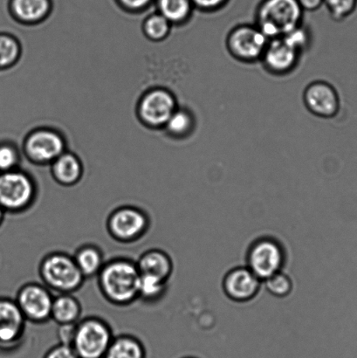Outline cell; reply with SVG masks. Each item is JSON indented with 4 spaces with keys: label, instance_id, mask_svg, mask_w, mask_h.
Masks as SVG:
<instances>
[{
    "label": "cell",
    "instance_id": "cell-1",
    "mask_svg": "<svg viewBox=\"0 0 357 358\" xmlns=\"http://www.w3.org/2000/svg\"><path fill=\"white\" fill-rule=\"evenodd\" d=\"M98 275L101 293L110 303L125 306L138 299L140 272L136 263L114 259L104 264Z\"/></svg>",
    "mask_w": 357,
    "mask_h": 358
},
{
    "label": "cell",
    "instance_id": "cell-2",
    "mask_svg": "<svg viewBox=\"0 0 357 358\" xmlns=\"http://www.w3.org/2000/svg\"><path fill=\"white\" fill-rule=\"evenodd\" d=\"M302 10L298 0H265L258 13V29L268 38L285 36L299 27Z\"/></svg>",
    "mask_w": 357,
    "mask_h": 358
},
{
    "label": "cell",
    "instance_id": "cell-3",
    "mask_svg": "<svg viewBox=\"0 0 357 358\" xmlns=\"http://www.w3.org/2000/svg\"><path fill=\"white\" fill-rule=\"evenodd\" d=\"M40 275L45 287L59 294H71L82 287L84 279L73 257L52 252L42 259Z\"/></svg>",
    "mask_w": 357,
    "mask_h": 358
},
{
    "label": "cell",
    "instance_id": "cell-4",
    "mask_svg": "<svg viewBox=\"0 0 357 358\" xmlns=\"http://www.w3.org/2000/svg\"><path fill=\"white\" fill-rule=\"evenodd\" d=\"M113 341L111 329L99 318L77 322L73 348L80 358H103Z\"/></svg>",
    "mask_w": 357,
    "mask_h": 358
},
{
    "label": "cell",
    "instance_id": "cell-5",
    "mask_svg": "<svg viewBox=\"0 0 357 358\" xmlns=\"http://www.w3.org/2000/svg\"><path fill=\"white\" fill-rule=\"evenodd\" d=\"M285 251L278 241L261 238L252 244L247 254V268L261 280L282 272L285 263Z\"/></svg>",
    "mask_w": 357,
    "mask_h": 358
},
{
    "label": "cell",
    "instance_id": "cell-6",
    "mask_svg": "<svg viewBox=\"0 0 357 358\" xmlns=\"http://www.w3.org/2000/svg\"><path fill=\"white\" fill-rule=\"evenodd\" d=\"M35 187L27 175L6 171L0 176V206L13 213H21L33 205Z\"/></svg>",
    "mask_w": 357,
    "mask_h": 358
},
{
    "label": "cell",
    "instance_id": "cell-7",
    "mask_svg": "<svg viewBox=\"0 0 357 358\" xmlns=\"http://www.w3.org/2000/svg\"><path fill=\"white\" fill-rule=\"evenodd\" d=\"M107 227L115 240L128 243L138 240L146 233L149 219L136 207L122 206L110 214Z\"/></svg>",
    "mask_w": 357,
    "mask_h": 358
},
{
    "label": "cell",
    "instance_id": "cell-8",
    "mask_svg": "<svg viewBox=\"0 0 357 358\" xmlns=\"http://www.w3.org/2000/svg\"><path fill=\"white\" fill-rule=\"evenodd\" d=\"M52 301L54 297L47 287L29 283L21 287L16 303L26 320L42 324L51 318Z\"/></svg>",
    "mask_w": 357,
    "mask_h": 358
},
{
    "label": "cell",
    "instance_id": "cell-9",
    "mask_svg": "<svg viewBox=\"0 0 357 358\" xmlns=\"http://www.w3.org/2000/svg\"><path fill=\"white\" fill-rule=\"evenodd\" d=\"M268 38L258 29L252 27H240L233 31L228 38L232 54L244 61H253L264 54Z\"/></svg>",
    "mask_w": 357,
    "mask_h": 358
},
{
    "label": "cell",
    "instance_id": "cell-10",
    "mask_svg": "<svg viewBox=\"0 0 357 358\" xmlns=\"http://www.w3.org/2000/svg\"><path fill=\"white\" fill-rule=\"evenodd\" d=\"M261 280L248 268H237L224 279V291L231 300L245 303L254 299L260 290Z\"/></svg>",
    "mask_w": 357,
    "mask_h": 358
},
{
    "label": "cell",
    "instance_id": "cell-11",
    "mask_svg": "<svg viewBox=\"0 0 357 358\" xmlns=\"http://www.w3.org/2000/svg\"><path fill=\"white\" fill-rule=\"evenodd\" d=\"M175 100L166 90H155L143 98L140 114L147 124L153 126L166 124L175 112Z\"/></svg>",
    "mask_w": 357,
    "mask_h": 358
},
{
    "label": "cell",
    "instance_id": "cell-12",
    "mask_svg": "<svg viewBox=\"0 0 357 358\" xmlns=\"http://www.w3.org/2000/svg\"><path fill=\"white\" fill-rule=\"evenodd\" d=\"M305 101L313 113L324 117H333L340 105L337 91L325 83H314L307 87Z\"/></svg>",
    "mask_w": 357,
    "mask_h": 358
},
{
    "label": "cell",
    "instance_id": "cell-13",
    "mask_svg": "<svg viewBox=\"0 0 357 358\" xmlns=\"http://www.w3.org/2000/svg\"><path fill=\"white\" fill-rule=\"evenodd\" d=\"M64 143L54 132L41 131L34 133L27 142V152L37 162H48L61 155Z\"/></svg>",
    "mask_w": 357,
    "mask_h": 358
},
{
    "label": "cell",
    "instance_id": "cell-14",
    "mask_svg": "<svg viewBox=\"0 0 357 358\" xmlns=\"http://www.w3.org/2000/svg\"><path fill=\"white\" fill-rule=\"evenodd\" d=\"M26 321L16 301L0 300V342L17 341L23 335Z\"/></svg>",
    "mask_w": 357,
    "mask_h": 358
},
{
    "label": "cell",
    "instance_id": "cell-15",
    "mask_svg": "<svg viewBox=\"0 0 357 358\" xmlns=\"http://www.w3.org/2000/svg\"><path fill=\"white\" fill-rule=\"evenodd\" d=\"M298 52L284 37L275 38L265 49V64L275 72L289 71L295 66Z\"/></svg>",
    "mask_w": 357,
    "mask_h": 358
},
{
    "label": "cell",
    "instance_id": "cell-16",
    "mask_svg": "<svg viewBox=\"0 0 357 358\" xmlns=\"http://www.w3.org/2000/svg\"><path fill=\"white\" fill-rule=\"evenodd\" d=\"M136 264L142 275L156 276L166 282L170 279L173 270L170 256L159 249L145 252Z\"/></svg>",
    "mask_w": 357,
    "mask_h": 358
},
{
    "label": "cell",
    "instance_id": "cell-17",
    "mask_svg": "<svg viewBox=\"0 0 357 358\" xmlns=\"http://www.w3.org/2000/svg\"><path fill=\"white\" fill-rule=\"evenodd\" d=\"M82 313L79 301L71 294H61L54 298L52 305L51 319L59 325L76 324Z\"/></svg>",
    "mask_w": 357,
    "mask_h": 358
},
{
    "label": "cell",
    "instance_id": "cell-18",
    "mask_svg": "<svg viewBox=\"0 0 357 358\" xmlns=\"http://www.w3.org/2000/svg\"><path fill=\"white\" fill-rule=\"evenodd\" d=\"M73 259L85 278L98 275L104 266L103 254L94 245H83L76 251Z\"/></svg>",
    "mask_w": 357,
    "mask_h": 358
},
{
    "label": "cell",
    "instance_id": "cell-19",
    "mask_svg": "<svg viewBox=\"0 0 357 358\" xmlns=\"http://www.w3.org/2000/svg\"><path fill=\"white\" fill-rule=\"evenodd\" d=\"M52 173L59 184L72 185L79 181L82 175V167L75 157L66 154L55 159Z\"/></svg>",
    "mask_w": 357,
    "mask_h": 358
},
{
    "label": "cell",
    "instance_id": "cell-20",
    "mask_svg": "<svg viewBox=\"0 0 357 358\" xmlns=\"http://www.w3.org/2000/svg\"><path fill=\"white\" fill-rule=\"evenodd\" d=\"M104 358H145V350L138 340L122 336L113 339Z\"/></svg>",
    "mask_w": 357,
    "mask_h": 358
},
{
    "label": "cell",
    "instance_id": "cell-21",
    "mask_svg": "<svg viewBox=\"0 0 357 358\" xmlns=\"http://www.w3.org/2000/svg\"><path fill=\"white\" fill-rule=\"evenodd\" d=\"M48 0H14L13 10L20 20L36 21L41 20L48 13Z\"/></svg>",
    "mask_w": 357,
    "mask_h": 358
},
{
    "label": "cell",
    "instance_id": "cell-22",
    "mask_svg": "<svg viewBox=\"0 0 357 358\" xmlns=\"http://www.w3.org/2000/svg\"><path fill=\"white\" fill-rule=\"evenodd\" d=\"M167 282L159 277L140 273L139 298L147 301L160 299L166 290Z\"/></svg>",
    "mask_w": 357,
    "mask_h": 358
},
{
    "label": "cell",
    "instance_id": "cell-23",
    "mask_svg": "<svg viewBox=\"0 0 357 358\" xmlns=\"http://www.w3.org/2000/svg\"><path fill=\"white\" fill-rule=\"evenodd\" d=\"M191 0H159L162 16L171 22H181L187 19L191 9Z\"/></svg>",
    "mask_w": 357,
    "mask_h": 358
},
{
    "label": "cell",
    "instance_id": "cell-24",
    "mask_svg": "<svg viewBox=\"0 0 357 358\" xmlns=\"http://www.w3.org/2000/svg\"><path fill=\"white\" fill-rule=\"evenodd\" d=\"M265 286L272 296L276 297L288 296L291 293L293 283L291 279L279 272L265 280Z\"/></svg>",
    "mask_w": 357,
    "mask_h": 358
},
{
    "label": "cell",
    "instance_id": "cell-25",
    "mask_svg": "<svg viewBox=\"0 0 357 358\" xmlns=\"http://www.w3.org/2000/svg\"><path fill=\"white\" fill-rule=\"evenodd\" d=\"M19 55V45L13 38L0 35V68L12 64Z\"/></svg>",
    "mask_w": 357,
    "mask_h": 358
},
{
    "label": "cell",
    "instance_id": "cell-26",
    "mask_svg": "<svg viewBox=\"0 0 357 358\" xmlns=\"http://www.w3.org/2000/svg\"><path fill=\"white\" fill-rule=\"evenodd\" d=\"M167 128L175 135H184L190 131L192 118L187 111H175L167 122Z\"/></svg>",
    "mask_w": 357,
    "mask_h": 358
},
{
    "label": "cell",
    "instance_id": "cell-27",
    "mask_svg": "<svg viewBox=\"0 0 357 358\" xmlns=\"http://www.w3.org/2000/svg\"><path fill=\"white\" fill-rule=\"evenodd\" d=\"M170 30V22L162 15L150 17L145 26L146 34L154 40H161Z\"/></svg>",
    "mask_w": 357,
    "mask_h": 358
},
{
    "label": "cell",
    "instance_id": "cell-28",
    "mask_svg": "<svg viewBox=\"0 0 357 358\" xmlns=\"http://www.w3.org/2000/svg\"><path fill=\"white\" fill-rule=\"evenodd\" d=\"M332 15L335 20H341L354 12L357 0H325Z\"/></svg>",
    "mask_w": 357,
    "mask_h": 358
},
{
    "label": "cell",
    "instance_id": "cell-29",
    "mask_svg": "<svg viewBox=\"0 0 357 358\" xmlns=\"http://www.w3.org/2000/svg\"><path fill=\"white\" fill-rule=\"evenodd\" d=\"M17 163V154L12 147H0V170L9 171Z\"/></svg>",
    "mask_w": 357,
    "mask_h": 358
},
{
    "label": "cell",
    "instance_id": "cell-30",
    "mask_svg": "<svg viewBox=\"0 0 357 358\" xmlns=\"http://www.w3.org/2000/svg\"><path fill=\"white\" fill-rule=\"evenodd\" d=\"M76 324L59 325L58 336L61 345L73 346L76 332Z\"/></svg>",
    "mask_w": 357,
    "mask_h": 358
},
{
    "label": "cell",
    "instance_id": "cell-31",
    "mask_svg": "<svg viewBox=\"0 0 357 358\" xmlns=\"http://www.w3.org/2000/svg\"><path fill=\"white\" fill-rule=\"evenodd\" d=\"M45 358H79L72 346L59 345L54 347Z\"/></svg>",
    "mask_w": 357,
    "mask_h": 358
},
{
    "label": "cell",
    "instance_id": "cell-32",
    "mask_svg": "<svg viewBox=\"0 0 357 358\" xmlns=\"http://www.w3.org/2000/svg\"><path fill=\"white\" fill-rule=\"evenodd\" d=\"M191 2L203 9H214L221 6L225 0H191Z\"/></svg>",
    "mask_w": 357,
    "mask_h": 358
},
{
    "label": "cell",
    "instance_id": "cell-33",
    "mask_svg": "<svg viewBox=\"0 0 357 358\" xmlns=\"http://www.w3.org/2000/svg\"><path fill=\"white\" fill-rule=\"evenodd\" d=\"M300 7L307 10H316L323 3V0H298Z\"/></svg>",
    "mask_w": 357,
    "mask_h": 358
},
{
    "label": "cell",
    "instance_id": "cell-34",
    "mask_svg": "<svg viewBox=\"0 0 357 358\" xmlns=\"http://www.w3.org/2000/svg\"><path fill=\"white\" fill-rule=\"evenodd\" d=\"M125 6L131 7V8H140V7L145 6L150 0H122Z\"/></svg>",
    "mask_w": 357,
    "mask_h": 358
},
{
    "label": "cell",
    "instance_id": "cell-35",
    "mask_svg": "<svg viewBox=\"0 0 357 358\" xmlns=\"http://www.w3.org/2000/svg\"><path fill=\"white\" fill-rule=\"evenodd\" d=\"M3 209L2 208L1 206H0V222H1L2 217H3Z\"/></svg>",
    "mask_w": 357,
    "mask_h": 358
},
{
    "label": "cell",
    "instance_id": "cell-36",
    "mask_svg": "<svg viewBox=\"0 0 357 358\" xmlns=\"http://www.w3.org/2000/svg\"><path fill=\"white\" fill-rule=\"evenodd\" d=\"M187 358H194V357H187Z\"/></svg>",
    "mask_w": 357,
    "mask_h": 358
}]
</instances>
